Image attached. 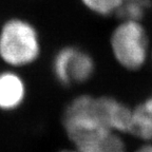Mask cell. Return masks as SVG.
Returning <instances> with one entry per match:
<instances>
[{"label": "cell", "instance_id": "8992f818", "mask_svg": "<svg viewBox=\"0 0 152 152\" xmlns=\"http://www.w3.org/2000/svg\"><path fill=\"white\" fill-rule=\"evenodd\" d=\"M152 7V0H125L115 17L118 20L142 21Z\"/></svg>", "mask_w": 152, "mask_h": 152}, {"label": "cell", "instance_id": "52a82bcc", "mask_svg": "<svg viewBox=\"0 0 152 152\" xmlns=\"http://www.w3.org/2000/svg\"><path fill=\"white\" fill-rule=\"evenodd\" d=\"M83 7L93 15L107 18L115 16L125 0H79Z\"/></svg>", "mask_w": 152, "mask_h": 152}, {"label": "cell", "instance_id": "7a4b0ae2", "mask_svg": "<svg viewBox=\"0 0 152 152\" xmlns=\"http://www.w3.org/2000/svg\"><path fill=\"white\" fill-rule=\"evenodd\" d=\"M112 58L128 72L142 70L151 55L149 35L142 21L118 20L109 36Z\"/></svg>", "mask_w": 152, "mask_h": 152}, {"label": "cell", "instance_id": "ba28073f", "mask_svg": "<svg viewBox=\"0 0 152 152\" xmlns=\"http://www.w3.org/2000/svg\"><path fill=\"white\" fill-rule=\"evenodd\" d=\"M132 152H152V142H142V145H140Z\"/></svg>", "mask_w": 152, "mask_h": 152}, {"label": "cell", "instance_id": "9c48e42d", "mask_svg": "<svg viewBox=\"0 0 152 152\" xmlns=\"http://www.w3.org/2000/svg\"><path fill=\"white\" fill-rule=\"evenodd\" d=\"M57 152H79V151L74 149L73 147H70V148H64V149H60L59 151H57Z\"/></svg>", "mask_w": 152, "mask_h": 152}, {"label": "cell", "instance_id": "5b68a950", "mask_svg": "<svg viewBox=\"0 0 152 152\" xmlns=\"http://www.w3.org/2000/svg\"><path fill=\"white\" fill-rule=\"evenodd\" d=\"M128 134L142 140V142H152V94L131 107Z\"/></svg>", "mask_w": 152, "mask_h": 152}, {"label": "cell", "instance_id": "3957f363", "mask_svg": "<svg viewBox=\"0 0 152 152\" xmlns=\"http://www.w3.org/2000/svg\"><path fill=\"white\" fill-rule=\"evenodd\" d=\"M51 72L58 85L70 88L90 81L96 72V61L83 48L64 45L53 55Z\"/></svg>", "mask_w": 152, "mask_h": 152}, {"label": "cell", "instance_id": "277c9868", "mask_svg": "<svg viewBox=\"0 0 152 152\" xmlns=\"http://www.w3.org/2000/svg\"><path fill=\"white\" fill-rule=\"evenodd\" d=\"M28 96V85L17 70L0 71V111L14 112L21 108Z\"/></svg>", "mask_w": 152, "mask_h": 152}, {"label": "cell", "instance_id": "30bf717a", "mask_svg": "<svg viewBox=\"0 0 152 152\" xmlns=\"http://www.w3.org/2000/svg\"><path fill=\"white\" fill-rule=\"evenodd\" d=\"M150 61H151V64H152V50H151V55H150Z\"/></svg>", "mask_w": 152, "mask_h": 152}, {"label": "cell", "instance_id": "6da1fadb", "mask_svg": "<svg viewBox=\"0 0 152 152\" xmlns=\"http://www.w3.org/2000/svg\"><path fill=\"white\" fill-rule=\"evenodd\" d=\"M42 53L40 33L34 23L22 17H11L0 26V60L9 69L28 68Z\"/></svg>", "mask_w": 152, "mask_h": 152}]
</instances>
